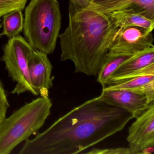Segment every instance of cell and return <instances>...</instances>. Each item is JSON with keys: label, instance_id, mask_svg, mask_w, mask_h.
Masks as SVG:
<instances>
[{"label": "cell", "instance_id": "cell-1", "mask_svg": "<svg viewBox=\"0 0 154 154\" xmlns=\"http://www.w3.org/2000/svg\"><path fill=\"white\" fill-rule=\"evenodd\" d=\"M125 109L100 96L85 102L59 118L32 139L20 154H76L123 129L134 119Z\"/></svg>", "mask_w": 154, "mask_h": 154}, {"label": "cell", "instance_id": "cell-2", "mask_svg": "<svg viewBox=\"0 0 154 154\" xmlns=\"http://www.w3.org/2000/svg\"><path fill=\"white\" fill-rule=\"evenodd\" d=\"M68 25L59 35L61 61L71 60L75 73L97 76L119 27L108 15L89 5L69 2Z\"/></svg>", "mask_w": 154, "mask_h": 154}, {"label": "cell", "instance_id": "cell-3", "mask_svg": "<svg viewBox=\"0 0 154 154\" xmlns=\"http://www.w3.org/2000/svg\"><path fill=\"white\" fill-rule=\"evenodd\" d=\"M62 25L57 0H31L25 10L23 32L34 50L53 54Z\"/></svg>", "mask_w": 154, "mask_h": 154}, {"label": "cell", "instance_id": "cell-4", "mask_svg": "<svg viewBox=\"0 0 154 154\" xmlns=\"http://www.w3.org/2000/svg\"><path fill=\"white\" fill-rule=\"evenodd\" d=\"M49 97H38L15 111L0 123V154H9L43 127L51 113Z\"/></svg>", "mask_w": 154, "mask_h": 154}, {"label": "cell", "instance_id": "cell-5", "mask_svg": "<svg viewBox=\"0 0 154 154\" xmlns=\"http://www.w3.org/2000/svg\"><path fill=\"white\" fill-rule=\"evenodd\" d=\"M1 61L4 62L10 77L17 83L12 91L17 95L30 92L38 95L31 85L29 75L28 60L34 50L28 42L20 35L10 38L3 47Z\"/></svg>", "mask_w": 154, "mask_h": 154}, {"label": "cell", "instance_id": "cell-6", "mask_svg": "<svg viewBox=\"0 0 154 154\" xmlns=\"http://www.w3.org/2000/svg\"><path fill=\"white\" fill-rule=\"evenodd\" d=\"M127 140L129 154H150L154 151V104H150L130 127Z\"/></svg>", "mask_w": 154, "mask_h": 154}, {"label": "cell", "instance_id": "cell-7", "mask_svg": "<svg viewBox=\"0 0 154 154\" xmlns=\"http://www.w3.org/2000/svg\"><path fill=\"white\" fill-rule=\"evenodd\" d=\"M152 32L137 26L119 28L109 51L133 55L154 47Z\"/></svg>", "mask_w": 154, "mask_h": 154}, {"label": "cell", "instance_id": "cell-8", "mask_svg": "<svg viewBox=\"0 0 154 154\" xmlns=\"http://www.w3.org/2000/svg\"><path fill=\"white\" fill-rule=\"evenodd\" d=\"M28 67L31 85L38 95L48 97L49 90L53 86L54 77L51 76L53 66L47 54L33 50L28 60Z\"/></svg>", "mask_w": 154, "mask_h": 154}, {"label": "cell", "instance_id": "cell-9", "mask_svg": "<svg viewBox=\"0 0 154 154\" xmlns=\"http://www.w3.org/2000/svg\"><path fill=\"white\" fill-rule=\"evenodd\" d=\"M101 99L106 102L125 109L136 118L146 110L149 104L144 94L124 90L103 89Z\"/></svg>", "mask_w": 154, "mask_h": 154}, {"label": "cell", "instance_id": "cell-10", "mask_svg": "<svg viewBox=\"0 0 154 154\" xmlns=\"http://www.w3.org/2000/svg\"><path fill=\"white\" fill-rule=\"evenodd\" d=\"M154 64V46L132 55L122 63L111 75L106 85L114 83L120 78L144 69Z\"/></svg>", "mask_w": 154, "mask_h": 154}, {"label": "cell", "instance_id": "cell-11", "mask_svg": "<svg viewBox=\"0 0 154 154\" xmlns=\"http://www.w3.org/2000/svg\"><path fill=\"white\" fill-rule=\"evenodd\" d=\"M91 7L105 14L120 11H128L141 14L154 20V0H121L109 6Z\"/></svg>", "mask_w": 154, "mask_h": 154}, {"label": "cell", "instance_id": "cell-12", "mask_svg": "<svg viewBox=\"0 0 154 154\" xmlns=\"http://www.w3.org/2000/svg\"><path fill=\"white\" fill-rule=\"evenodd\" d=\"M108 15L114 25L119 28L137 26L152 32L154 28V20L141 14L128 11L112 12Z\"/></svg>", "mask_w": 154, "mask_h": 154}, {"label": "cell", "instance_id": "cell-13", "mask_svg": "<svg viewBox=\"0 0 154 154\" xmlns=\"http://www.w3.org/2000/svg\"><path fill=\"white\" fill-rule=\"evenodd\" d=\"M132 55L109 51L97 75V82L102 85L103 88L106 86L107 81L112 74Z\"/></svg>", "mask_w": 154, "mask_h": 154}, {"label": "cell", "instance_id": "cell-14", "mask_svg": "<svg viewBox=\"0 0 154 154\" xmlns=\"http://www.w3.org/2000/svg\"><path fill=\"white\" fill-rule=\"evenodd\" d=\"M152 81H154V74L146 75L130 78L121 82L110 85L103 88V89L127 90L143 94L146 85Z\"/></svg>", "mask_w": 154, "mask_h": 154}, {"label": "cell", "instance_id": "cell-15", "mask_svg": "<svg viewBox=\"0 0 154 154\" xmlns=\"http://www.w3.org/2000/svg\"><path fill=\"white\" fill-rule=\"evenodd\" d=\"M21 11L15 10L3 16V30L1 35L11 38L19 35L24 27V19Z\"/></svg>", "mask_w": 154, "mask_h": 154}, {"label": "cell", "instance_id": "cell-16", "mask_svg": "<svg viewBox=\"0 0 154 154\" xmlns=\"http://www.w3.org/2000/svg\"><path fill=\"white\" fill-rule=\"evenodd\" d=\"M27 0H0V17L15 10L23 11Z\"/></svg>", "mask_w": 154, "mask_h": 154}, {"label": "cell", "instance_id": "cell-17", "mask_svg": "<svg viewBox=\"0 0 154 154\" xmlns=\"http://www.w3.org/2000/svg\"><path fill=\"white\" fill-rule=\"evenodd\" d=\"M9 103L2 82L0 80V123L6 118Z\"/></svg>", "mask_w": 154, "mask_h": 154}, {"label": "cell", "instance_id": "cell-18", "mask_svg": "<svg viewBox=\"0 0 154 154\" xmlns=\"http://www.w3.org/2000/svg\"><path fill=\"white\" fill-rule=\"evenodd\" d=\"M87 154H129L128 148L119 147L116 148H93L90 151L85 152Z\"/></svg>", "mask_w": 154, "mask_h": 154}, {"label": "cell", "instance_id": "cell-19", "mask_svg": "<svg viewBox=\"0 0 154 154\" xmlns=\"http://www.w3.org/2000/svg\"><path fill=\"white\" fill-rule=\"evenodd\" d=\"M90 5L93 7H103L109 6L121 0H89Z\"/></svg>", "mask_w": 154, "mask_h": 154}, {"label": "cell", "instance_id": "cell-20", "mask_svg": "<svg viewBox=\"0 0 154 154\" xmlns=\"http://www.w3.org/2000/svg\"><path fill=\"white\" fill-rule=\"evenodd\" d=\"M69 2L82 7H88L90 5L89 0H69Z\"/></svg>", "mask_w": 154, "mask_h": 154}, {"label": "cell", "instance_id": "cell-21", "mask_svg": "<svg viewBox=\"0 0 154 154\" xmlns=\"http://www.w3.org/2000/svg\"><path fill=\"white\" fill-rule=\"evenodd\" d=\"M1 28V26H0V28ZM1 36V35L0 34V37Z\"/></svg>", "mask_w": 154, "mask_h": 154}, {"label": "cell", "instance_id": "cell-22", "mask_svg": "<svg viewBox=\"0 0 154 154\" xmlns=\"http://www.w3.org/2000/svg\"><path fill=\"white\" fill-rule=\"evenodd\" d=\"M0 21H1V20H0ZM0 26H1V25H0Z\"/></svg>", "mask_w": 154, "mask_h": 154}]
</instances>
